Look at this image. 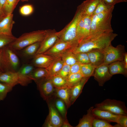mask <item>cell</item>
<instances>
[{
  "instance_id": "obj_1",
  "label": "cell",
  "mask_w": 127,
  "mask_h": 127,
  "mask_svg": "<svg viewBox=\"0 0 127 127\" xmlns=\"http://www.w3.org/2000/svg\"><path fill=\"white\" fill-rule=\"evenodd\" d=\"M113 32L105 33L90 36L69 50L74 54L87 52L91 50L99 49L104 50L117 36Z\"/></svg>"
},
{
  "instance_id": "obj_2",
  "label": "cell",
  "mask_w": 127,
  "mask_h": 127,
  "mask_svg": "<svg viewBox=\"0 0 127 127\" xmlns=\"http://www.w3.org/2000/svg\"><path fill=\"white\" fill-rule=\"evenodd\" d=\"M113 11L104 12L92 15L91 31L89 36L113 32L111 23Z\"/></svg>"
},
{
  "instance_id": "obj_3",
  "label": "cell",
  "mask_w": 127,
  "mask_h": 127,
  "mask_svg": "<svg viewBox=\"0 0 127 127\" xmlns=\"http://www.w3.org/2000/svg\"><path fill=\"white\" fill-rule=\"evenodd\" d=\"M47 30H38L23 34L8 46L14 51L20 50L34 43L41 42Z\"/></svg>"
},
{
  "instance_id": "obj_4",
  "label": "cell",
  "mask_w": 127,
  "mask_h": 127,
  "mask_svg": "<svg viewBox=\"0 0 127 127\" xmlns=\"http://www.w3.org/2000/svg\"><path fill=\"white\" fill-rule=\"evenodd\" d=\"M81 14V10L78 6L73 19L61 30V33L59 40L72 43L76 46L78 45V43L76 36L77 26Z\"/></svg>"
},
{
  "instance_id": "obj_5",
  "label": "cell",
  "mask_w": 127,
  "mask_h": 127,
  "mask_svg": "<svg viewBox=\"0 0 127 127\" xmlns=\"http://www.w3.org/2000/svg\"><path fill=\"white\" fill-rule=\"evenodd\" d=\"M95 108L109 111L117 115H127V108L124 103L121 101L110 99L96 104Z\"/></svg>"
},
{
  "instance_id": "obj_6",
  "label": "cell",
  "mask_w": 127,
  "mask_h": 127,
  "mask_svg": "<svg viewBox=\"0 0 127 127\" xmlns=\"http://www.w3.org/2000/svg\"><path fill=\"white\" fill-rule=\"evenodd\" d=\"M91 17L92 15L81 14L77 26L76 36L78 44L86 39L90 35Z\"/></svg>"
},
{
  "instance_id": "obj_7",
  "label": "cell",
  "mask_w": 127,
  "mask_h": 127,
  "mask_svg": "<svg viewBox=\"0 0 127 127\" xmlns=\"http://www.w3.org/2000/svg\"><path fill=\"white\" fill-rule=\"evenodd\" d=\"M104 63L109 64L117 61H123L125 53V47L119 44L116 47L110 44L104 50Z\"/></svg>"
},
{
  "instance_id": "obj_8",
  "label": "cell",
  "mask_w": 127,
  "mask_h": 127,
  "mask_svg": "<svg viewBox=\"0 0 127 127\" xmlns=\"http://www.w3.org/2000/svg\"><path fill=\"white\" fill-rule=\"evenodd\" d=\"M51 77L35 81L41 96L46 102L52 99L55 95V88L52 82Z\"/></svg>"
},
{
  "instance_id": "obj_9",
  "label": "cell",
  "mask_w": 127,
  "mask_h": 127,
  "mask_svg": "<svg viewBox=\"0 0 127 127\" xmlns=\"http://www.w3.org/2000/svg\"><path fill=\"white\" fill-rule=\"evenodd\" d=\"M61 33V30L57 32L54 29L47 30L45 36L41 42L36 54L43 53L50 48L59 40Z\"/></svg>"
},
{
  "instance_id": "obj_10",
  "label": "cell",
  "mask_w": 127,
  "mask_h": 127,
  "mask_svg": "<svg viewBox=\"0 0 127 127\" xmlns=\"http://www.w3.org/2000/svg\"><path fill=\"white\" fill-rule=\"evenodd\" d=\"M76 46L72 43L59 39L53 46L43 54L54 57H60L64 52Z\"/></svg>"
},
{
  "instance_id": "obj_11",
  "label": "cell",
  "mask_w": 127,
  "mask_h": 127,
  "mask_svg": "<svg viewBox=\"0 0 127 127\" xmlns=\"http://www.w3.org/2000/svg\"><path fill=\"white\" fill-rule=\"evenodd\" d=\"M35 66L31 63L23 64L16 71L19 78V84L23 86H27L31 83L32 80L29 76L35 69Z\"/></svg>"
},
{
  "instance_id": "obj_12",
  "label": "cell",
  "mask_w": 127,
  "mask_h": 127,
  "mask_svg": "<svg viewBox=\"0 0 127 127\" xmlns=\"http://www.w3.org/2000/svg\"><path fill=\"white\" fill-rule=\"evenodd\" d=\"M112 75L110 73L108 64L103 63L95 69L93 76L100 86H102Z\"/></svg>"
},
{
  "instance_id": "obj_13",
  "label": "cell",
  "mask_w": 127,
  "mask_h": 127,
  "mask_svg": "<svg viewBox=\"0 0 127 127\" xmlns=\"http://www.w3.org/2000/svg\"><path fill=\"white\" fill-rule=\"evenodd\" d=\"M49 109V113L47 118L53 127H61L64 119L55 108L52 99L47 102Z\"/></svg>"
},
{
  "instance_id": "obj_14",
  "label": "cell",
  "mask_w": 127,
  "mask_h": 127,
  "mask_svg": "<svg viewBox=\"0 0 127 127\" xmlns=\"http://www.w3.org/2000/svg\"><path fill=\"white\" fill-rule=\"evenodd\" d=\"M4 48L10 71H16L19 69L20 64L17 54L8 45Z\"/></svg>"
},
{
  "instance_id": "obj_15",
  "label": "cell",
  "mask_w": 127,
  "mask_h": 127,
  "mask_svg": "<svg viewBox=\"0 0 127 127\" xmlns=\"http://www.w3.org/2000/svg\"><path fill=\"white\" fill-rule=\"evenodd\" d=\"M57 58L43 53L37 54L33 58L32 63L35 67L46 68Z\"/></svg>"
},
{
  "instance_id": "obj_16",
  "label": "cell",
  "mask_w": 127,
  "mask_h": 127,
  "mask_svg": "<svg viewBox=\"0 0 127 127\" xmlns=\"http://www.w3.org/2000/svg\"><path fill=\"white\" fill-rule=\"evenodd\" d=\"M41 42H37L30 45L19 51H15L22 58L26 60L33 58L40 45Z\"/></svg>"
},
{
  "instance_id": "obj_17",
  "label": "cell",
  "mask_w": 127,
  "mask_h": 127,
  "mask_svg": "<svg viewBox=\"0 0 127 127\" xmlns=\"http://www.w3.org/2000/svg\"><path fill=\"white\" fill-rule=\"evenodd\" d=\"M90 63L96 67L104 63V51L99 49H94L88 52Z\"/></svg>"
},
{
  "instance_id": "obj_18",
  "label": "cell",
  "mask_w": 127,
  "mask_h": 127,
  "mask_svg": "<svg viewBox=\"0 0 127 127\" xmlns=\"http://www.w3.org/2000/svg\"><path fill=\"white\" fill-rule=\"evenodd\" d=\"M92 112L95 118L103 119L110 122L117 123L119 115L96 108L92 109Z\"/></svg>"
},
{
  "instance_id": "obj_19",
  "label": "cell",
  "mask_w": 127,
  "mask_h": 127,
  "mask_svg": "<svg viewBox=\"0 0 127 127\" xmlns=\"http://www.w3.org/2000/svg\"><path fill=\"white\" fill-rule=\"evenodd\" d=\"M12 13L7 16L0 21V33L12 36V30L15 22Z\"/></svg>"
},
{
  "instance_id": "obj_20",
  "label": "cell",
  "mask_w": 127,
  "mask_h": 127,
  "mask_svg": "<svg viewBox=\"0 0 127 127\" xmlns=\"http://www.w3.org/2000/svg\"><path fill=\"white\" fill-rule=\"evenodd\" d=\"M0 81L8 84L13 87L19 84L16 71H8L0 73Z\"/></svg>"
},
{
  "instance_id": "obj_21",
  "label": "cell",
  "mask_w": 127,
  "mask_h": 127,
  "mask_svg": "<svg viewBox=\"0 0 127 127\" xmlns=\"http://www.w3.org/2000/svg\"><path fill=\"white\" fill-rule=\"evenodd\" d=\"M89 77H83L78 83L71 88L70 102L73 104L82 92L83 87Z\"/></svg>"
},
{
  "instance_id": "obj_22",
  "label": "cell",
  "mask_w": 127,
  "mask_h": 127,
  "mask_svg": "<svg viewBox=\"0 0 127 127\" xmlns=\"http://www.w3.org/2000/svg\"><path fill=\"white\" fill-rule=\"evenodd\" d=\"M101 0H86L78 6L80 8L82 14L91 16L97 5Z\"/></svg>"
},
{
  "instance_id": "obj_23",
  "label": "cell",
  "mask_w": 127,
  "mask_h": 127,
  "mask_svg": "<svg viewBox=\"0 0 127 127\" xmlns=\"http://www.w3.org/2000/svg\"><path fill=\"white\" fill-rule=\"evenodd\" d=\"M109 71L112 76L116 74H121L126 77L127 67L123 61H117L108 64Z\"/></svg>"
},
{
  "instance_id": "obj_24",
  "label": "cell",
  "mask_w": 127,
  "mask_h": 127,
  "mask_svg": "<svg viewBox=\"0 0 127 127\" xmlns=\"http://www.w3.org/2000/svg\"><path fill=\"white\" fill-rule=\"evenodd\" d=\"M71 88L67 86L55 88V96L64 102L67 108L71 105L70 102Z\"/></svg>"
},
{
  "instance_id": "obj_25",
  "label": "cell",
  "mask_w": 127,
  "mask_h": 127,
  "mask_svg": "<svg viewBox=\"0 0 127 127\" xmlns=\"http://www.w3.org/2000/svg\"><path fill=\"white\" fill-rule=\"evenodd\" d=\"M93 107H90L87 111V114L80 119L75 127H92V123L95 117L92 112Z\"/></svg>"
},
{
  "instance_id": "obj_26",
  "label": "cell",
  "mask_w": 127,
  "mask_h": 127,
  "mask_svg": "<svg viewBox=\"0 0 127 127\" xmlns=\"http://www.w3.org/2000/svg\"><path fill=\"white\" fill-rule=\"evenodd\" d=\"M48 70L45 68H38L34 69L29 76V78L35 81L43 78L51 77Z\"/></svg>"
},
{
  "instance_id": "obj_27",
  "label": "cell",
  "mask_w": 127,
  "mask_h": 127,
  "mask_svg": "<svg viewBox=\"0 0 127 127\" xmlns=\"http://www.w3.org/2000/svg\"><path fill=\"white\" fill-rule=\"evenodd\" d=\"M64 64L61 57L56 59L48 67L46 68L52 76L56 75Z\"/></svg>"
},
{
  "instance_id": "obj_28",
  "label": "cell",
  "mask_w": 127,
  "mask_h": 127,
  "mask_svg": "<svg viewBox=\"0 0 127 127\" xmlns=\"http://www.w3.org/2000/svg\"><path fill=\"white\" fill-rule=\"evenodd\" d=\"M52 99L55 108L63 119H64L67 117V108L65 103L55 95Z\"/></svg>"
},
{
  "instance_id": "obj_29",
  "label": "cell",
  "mask_w": 127,
  "mask_h": 127,
  "mask_svg": "<svg viewBox=\"0 0 127 127\" xmlns=\"http://www.w3.org/2000/svg\"><path fill=\"white\" fill-rule=\"evenodd\" d=\"M21 0H6L2 8L4 17L12 13L19 2Z\"/></svg>"
},
{
  "instance_id": "obj_30",
  "label": "cell",
  "mask_w": 127,
  "mask_h": 127,
  "mask_svg": "<svg viewBox=\"0 0 127 127\" xmlns=\"http://www.w3.org/2000/svg\"><path fill=\"white\" fill-rule=\"evenodd\" d=\"M60 57L64 64L70 66L78 62L75 54L69 50L63 53Z\"/></svg>"
},
{
  "instance_id": "obj_31",
  "label": "cell",
  "mask_w": 127,
  "mask_h": 127,
  "mask_svg": "<svg viewBox=\"0 0 127 127\" xmlns=\"http://www.w3.org/2000/svg\"><path fill=\"white\" fill-rule=\"evenodd\" d=\"M96 67L91 64H80V73L84 77L93 76Z\"/></svg>"
},
{
  "instance_id": "obj_32",
  "label": "cell",
  "mask_w": 127,
  "mask_h": 127,
  "mask_svg": "<svg viewBox=\"0 0 127 127\" xmlns=\"http://www.w3.org/2000/svg\"><path fill=\"white\" fill-rule=\"evenodd\" d=\"M4 47L0 49V71L3 72L10 71Z\"/></svg>"
},
{
  "instance_id": "obj_33",
  "label": "cell",
  "mask_w": 127,
  "mask_h": 127,
  "mask_svg": "<svg viewBox=\"0 0 127 127\" xmlns=\"http://www.w3.org/2000/svg\"><path fill=\"white\" fill-rule=\"evenodd\" d=\"M84 77L81 73L70 74L67 79V86L71 87L76 85Z\"/></svg>"
},
{
  "instance_id": "obj_34",
  "label": "cell",
  "mask_w": 127,
  "mask_h": 127,
  "mask_svg": "<svg viewBox=\"0 0 127 127\" xmlns=\"http://www.w3.org/2000/svg\"><path fill=\"white\" fill-rule=\"evenodd\" d=\"M51 79L55 88L67 86L66 79L58 75L52 76Z\"/></svg>"
},
{
  "instance_id": "obj_35",
  "label": "cell",
  "mask_w": 127,
  "mask_h": 127,
  "mask_svg": "<svg viewBox=\"0 0 127 127\" xmlns=\"http://www.w3.org/2000/svg\"><path fill=\"white\" fill-rule=\"evenodd\" d=\"M114 7V6H110L106 4L101 0L97 5L92 15L113 11Z\"/></svg>"
},
{
  "instance_id": "obj_36",
  "label": "cell",
  "mask_w": 127,
  "mask_h": 127,
  "mask_svg": "<svg viewBox=\"0 0 127 127\" xmlns=\"http://www.w3.org/2000/svg\"><path fill=\"white\" fill-rule=\"evenodd\" d=\"M16 38L13 36H10L0 33V49L8 45Z\"/></svg>"
},
{
  "instance_id": "obj_37",
  "label": "cell",
  "mask_w": 127,
  "mask_h": 127,
  "mask_svg": "<svg viewBox=\"0 0 127 127\" xmlns=\"http://www.w3.org/2000/svg\"><path fill=\"white\" fill-rule=\"evenodd\" d=\"M13 87L8 84L0 81V101L4 99L7 94L12 91Z\"/></svg>"
},
{
  "instance_id": "obj_38",
  "label": "cell",
  "mask_w": 127,
  "mask_h": 127,
  "mask_svg": "<svg viewBox=\"0 0 127 127\" xmlns=\"http://www.w3.org/2000/svg\"><path fill=\"white\" fill-rule=\"evenodd\" d=\"M94 127H114V126L111 124L110 122L106 120L95 118L92 124Z\"/></svg>"
},
{
  "instance_id": "obj_39",
  "label": "cell",
  "mask_w": 127,
  "mask_h": 127,
  "mask_svg": "<svg viewBox=\"0 0 127 127\" xmlns=\"http://www.w3.org/2000/svg\"><path fill=\"white\" fill-rule=\"evenodd\" d=\"M34 10V8L32 5L27 4L20 7L19 12L21 15L27 16L33 13Z\"/></svg>"
},
{
  "instance_id": "obj_40",
  "label": "cell",
  "mask_w": 127,
  "mask_h": 127,
  "mask_svg": "<svg viewBox=\"0 0 127 127\" xmlns=\"http://www.w3.org/2000/svg\"><path fill=\"white\" fill-rule=\"evenodd\" d=\"M78 62L82 64H90L87 52H80L75 54Z\"/></svg>"
},
{
  "instance_id": "obj_41",
  "label": "cell",
  "mask_w": 127,
  "mask_h": 127,
  "mask_svg": "<svg viewBox=\"0 0 127 127\" xmlns=\"http://www.w3.org/2000/svg\"><path fill=\"white\" fill-rule=\"evenodd\" d=\"M71 66L64 64L62 68L56 75L67 79L70 74Z\"/></svg>"
},
{
  "instance_id": "obj_42",
  "label": "cell",
  "mask_w": 127,
  "mask_h": 127,
  "mask_svg": "<svg viewBox=\"0 0 127 127\" xmlns=\"http://www.w3.org/2000/svg\"><path fill=\"white\" fill-rule=\"evenodd\" d=\"M117 124L114 125V127H127V115H119Z\"/></svg>"
},
{
  "instance_id": "obj_43",
  "label": "cell",
  "mask_w": 127,
  "mask_h": 127,
  "mask_svg": "<svg viewBox=\"0 0 127 127\" xmlns=\"http://www.w3.org/2000/svg\"><path fill=\"white\" fill-rule=\"evenodd\" d=\"M81 64L77 62L71 66L70 74L80 73Z\"/></svg>"
},
{
  "instance_id": "obj_44",
  "label": "cell",
  "mask_w": 127,
  "mask_h": 127,
  "mask_svg": "<svg viewBox=\"0 0 127 127\" xmlns=\"http://www.w3.org/2000/svg\"><path fill=\"white\" fill-rule=\"evenodd\" d=\"M106 4L111 6H114L116 4L122 3L126 2V0H101Z\"/></svg>"
},
{
  "instance_id": "obj_45",
  "label": "cell",
  "mask_w": 127,
  "mask_h": 127,
  "mask_svg": "<svg viewBox=\"0 0 127 127\" xmlns=\"http://www.w3.org/2000/svg\"><path fill=\"white\" fill-rule=\"evenodd\" d=\"M6 0H0V15L3 19L4 17L2 12V8Z\"/></svg>"
},
{
  "instance_id": "obj_46",
  "label": "cell",
  "mask_w": 127,
  "mask_h": 127,
  "mask_svg": "<svg viewBox=\"0 0 127 127\" xmlns=\"http://www.w3.org/2000/svg\"><path fill=\"white\" fill-rule=\"evenodd\" d=\"M62 127H73L68 122L67 117L64 119Z\"/></svg>"
},
{
  "instance_id": "obj_47",
  "label": "cell",
  "mask_w": 127,
  "mask_h": 127,
  "mask_svg": "<svg viewBox=\"0 0 127 127\" xmlns=\"http://www.w3.org/2000/svg\"><path fill=\"white\" fill-rule=\"evenodd\" d=\"M43 127H53L51 123L47 118H46L44 123L43 125Z\"/></svg>"
},
{
  "instance_id": "obj_48",
  "label": "cell",
  "mask_w": 127,
  "mask_h": 127,
  "mask_svg": "<svg viewBox=\"0 0 127 127\" xmlns=\"http://www.w3.org/2000/svg\"><path fill=\"white\" fill-rule=\"evenodd\" d=\"M123 61L126 67H127V53L126 52L124 55Z\"/></svg>"
},
{
  "instance_id": "obj_49",
  "label": "cell",
  "mask_w": 127,
  "mask_h": 127,
  "mask_svg": "<svg viewBox=\"0 0 127 127\" xmlns=\"http://www.w3.org/2000/svg\"><path fill=\"white\" fill-rule=\"evenodd\" d=\"M29 0H21L20 1H21L22 2H24L27 1Z\"/></svg>"
},
{
  "instance_id": "obj_50",
  "label": "cell",
  "mask_w": 127,
  "mask_h": 127,
  "mask_svg": "<svg viewBox=\"0 0 127 127\" xmlns=\"http://www.w3.org/2000/svg\"><path fill=\"white\" fill-rule=\"evenodd\" d=\"M2 19L1 16L0 15V21Z\"/></svg>"
},
{
  "instance_id": "obj_51",
  "label": "cell",
  "mask_w": 127,
  "mask_h": 127,
  "mask_svg": "<svg viewBox=\"0 0 127 127\" xmlns=\"http://www.w3.org/2000/svg\"><path fill=\"white\" fill-rule=\"evenodd\" d=\"M1 72V71H0V72Z\"/></svg>"
}]
</instances>
